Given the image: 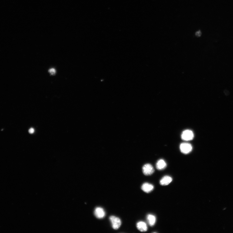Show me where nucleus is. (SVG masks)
<instances>
[{
  "instance_id": "f257e3e1",
  "label": "nucleus",
  "mask_w": 233,
  "mask_h": 233,
  "mask_svg": "<svg viewBox=\"0 0 233 233\" xmlns=\"http://www.w3.org/2000/svg\"><path fill=\"white\" fill-rule=\"evenodd\" d=\"M110 220L113 229L117 230L119 229L122 224V222L119 218L111 216L110 217Z\"/></svg>"
},
{
  "instance_id": "f03ea898",
  "label": "nucleus",
  "mask_w": 233,
  "mask_h": 233,
  "mask_svg": "<svg viewBox=\"0 0 233 233\" xmlns=\"http://www.w3.org/2000/svg\"><path fill=\"white\" fill-rule=\"evenodd\" d=\"M194 137V134L192 130H184L181 134V138L183 140L189 141Z\"/></svg>"
},
{
  "instance_id": "7ed1b4c3",
  "label": "nucleus",
  "mask_w": 233,
  "mask_h": 233,
  "mask_svg": "<svg viewBox=\"0 0 233 233\" xmlns=\"http://www.w3.org/2000/svg\"><path fill=\"white\" fill-rule=\"evenodd\" d=\"M180 149L181 152L185 154H187L192 152V145L188 143H182L180 146Z\"/></svg>"
},
{
  "instance_id": "20e7f679",
  "label": "nucleus",
  "mask_w": 233,
  "mask_h": 233,
  "mask_svg": "<svg viewBox=\"0 0 233 233\" xmlns=\"http://www.w3.org/2000/svg\"><path fill=\"white\" fill-rule=\"evenodd\" d=\"M143 173L146 176H150L152 175L155 171L153 166L149 164L144 165L143 167Z\"/></svg>"
},
{
  "instance_id": "39448f33",
  "label": "nucleus",
  "mask_w": 233,
  "mask_h": 233,
  "mask_svg": "<svg viewBox=\"0 0 233 233\" xmlns=\"http://www.w3.org/2000/svg\"><path fill=\"white\" fill-rule=\"evenodd\" d=\"M94 214L95 216L99 219L104 218L106 214L104 209L100 207H97L95 208Z\"/></svg>"
},
{
  "instance_id": "423d86ee",
  "label": "nucleus",
  "mask_w": 233,
  "mask_h": 233,
  "mask_svg": "<svg viewBox=\"0 0 233 233\" xmlns=\"http://www.w3.org/2000/svg\"><path fill=\"white\" fill-rule=\"evenodd\" d=\"M153 189V185L148 183H144L142 186V190L143 192L147 193L151 192Z\"/></svg>"
},
{
  "instance_id": "0eeeda50",
  "label": "nucleus",
  "mask_w": 233,
  "mask_h": 233,
  "mask_svg": "<svg viewBox=\"0 0 233 233\" xmlns=\"http://www.w3.org/2000/svg\"><path fill=\"white\" fill-rule=\"evenodd\" d=\"M137 227L138 230L142 232H145L147 230V226L145 222L143 221L138 222L137 224Z\"/></svg>"
},
{
  "instance_id": "6e6552de",
  "label": "nucleus",
  "mask_w": 233,
  "mask_h": 233,
  "mask_svg": "<svg viewBox=\"0 0 233 233\" xmlns=\"http://www.w3.org/2000/svg\"><path fill=\"white\" fill-rule=\"evenodd\" d=\"M172 179L170 176H165L160 181V184L162 185H166L169 184L172 181Z\"/></svg>"
},
{
  "instance_id": "1a4fd4ad",
  "label": "nucleus",
  "mask_w": 233,
  "mask_h": 233,
  "mask_svg": "<svg viewBox=\"0 0 233 233\" xmlns=\"http://www.w3.org/2000/svg\"><path fill=\"white\" fill-rule=\"evenodd\" d=\"M166 166V162L162 159L158 160L156 164L157 169L160 170L165 169Z\"/></svg>"
},
{
  "instance_id": "9d476101",
  "label": "nucleus",
  "mask_w": 233,
  "mask_h": 233,
  "mask_svg": "<svg viewBox=\"0 0 233 233\" xmlns=\"http://www.w3.org/2000/svg\"><path fill=\"white\" fill-rule=\"evenodd\" d=\"M147 219L149 225L151 226L155 225L156 222V218L154 215L152 214H149L147 216Z\"/></svg>"
},
{
  "instance_id": "9b49d317",
  "label": "nucleus",
  "mask_w": 233,
  "mask_h": 233,
  "mask_svg": "<svg viewBox=\"0 0 233 233\" xmlns=\"http://www.w3.org/2000/svg\"><path fill=\"white\" fill-rule=\"evenodd\" d=\"M49 72L52 75H54L56 73L55 70L53 68H51L49 70Z\"/></svg>"
},
{
  "instance_id": "f8f14e48",
  "label": "nucleus",
  "mask_w": 233,
  "mask_h": 233,
  "mask_svg": "<svg viewBox=\"0 0 233 233\" xmlns=\"http://www.w3.org/2000/svg\"><path fill=\"white\" fill-rule=\"evenodd\" d=\"M34 132V129L33 128H30L29 130V133H30V134L33 133Z\"/></svg>"
},
{
  "instance_id": "ddd939ff",
  "label": "nucleus",
  "mask_w": 233,
  "mask_h": 233,
  "mask_svg": "<svg viewBox=\"0 0 233 233\" xmlns=\"http://www.w3.org/2000/svg\"><path fill=\"white\" fill-rule=\"evenodd\" d=\"M195 35L198 36H200L201 35V32L200 31H198L196 32V33H195Z\"/></svg>"
}]
</instances>
